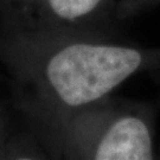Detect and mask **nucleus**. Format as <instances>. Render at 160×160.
I'll use <instances>...</instances> for the list:
<instances>
[{"mask_svg": "<svg viewBox=\"0 0 160 160\" xmlns=\"http://www.w3.org/2000/svg\"><path fill=\"white\" fill-rule=\"evenodd\" d=\"M17 114L46 159H159L158 104L153 101L109 96L69 112Z\"/></svg>", "mask_w": 160, "mask_h": 160, "instance_id": "nucleus-2", "label": "nucleus"}, {"mask_svg": "<svg viewBox=\"0 0 160 160\" xmlns=\"http://www.w3.org/2000/svg\"><path fill=\"white\" fill-rule=\"evenodd\" d=\"M0 63L19 114L62 113L100 102L133 76L160 70V46L120 38L0 34Z\"/></svg>", "mask_w": 160, "mask_h": 160, "instance_id": "nucleus-1", "label": "nucleus"}, {"mask_svg": "<svg viewBox=\"0 0 160 160\" xmlns=\"http://www.w3.org/2000/svg\"><path fill=\"white\" fill-rule=\"evenodd\" d=\"M121 0H0V34L120 38Z\"/></svg>", "mask_w": 160, "mask_h": 160, "instance_id": "nucleus-3", "label": "nucleus"}, {"mask_svg": "<svg viewBox=\"0 0 160 160\" xmlns=\"http://www.w3.org/2000/svg\"><path fill=\"white\" fill-rule=\"evenodd\" d=\"M2 159H46V155L23 126L12 100L0 96V160Z\"/></svg>", "mask_w": 160, "mask_h": 160, "instance_id": "nucleus-4", "label": "nucleus"}, {"mask_svg": "<svg viewBox=\"0 0 160 160\" xmlns=\"http://www.w3.org/2000/svg\"><path fill=\"white\" fill-rule=\"evenodd\" d=\"M158 5H160V0H121L120 10L122 17L128 20L138 13H142Z\"/></svg>", "mask_w": 160, "mask_h": 160, "instance_id": "nucleus-5", "label": "nucleus"}, {"mask_svg": "<svg viewBox=\"0 0 160 160\" xmlns=\"http://www.w3.org/2000/svg\"><path fill=\"white\" fill-rule=\"evenodd\" d=\"M158 158L160 159V148H159V152H158Z\"/></svg>", "mask_w": 160, "mask_h": 160, "instance_id": "nucleus-6", "label": "nucleus"}]
</instances>
